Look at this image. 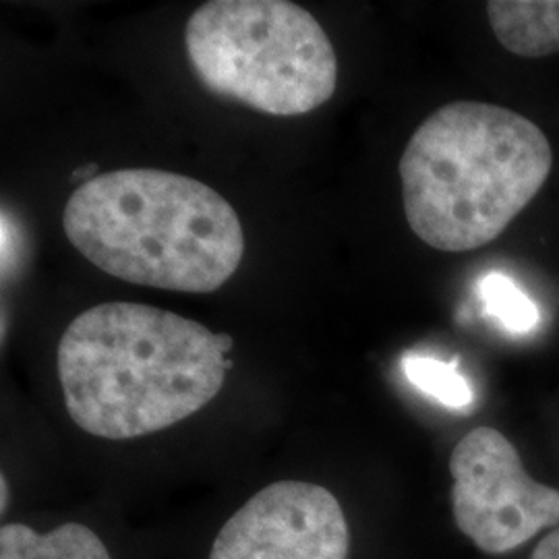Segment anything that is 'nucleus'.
<instances>
[{"mask_svg": "<svg viewBox=\"0 0 559 559\" xmlns=\"http://www.w3.org/2000/svg\"><path fill=\"white\" fill-rule=\"evenodd\" d=\"M531 559H559V526L540 540Z\"/></svg>", "mask_w": 559, "mask_h": 559, "instance_id": "nucleus-11", "label": "nucleus"}, {"mask_svg": "<svg viewBox=\"0 0 559 559\" xmlns=\"http://www.w3.org/2000/svg\"><path fill=\"white\" fill-rule=\"evenodd\" d=\"M67 239L108 276L177 293H214L239 270V214L201 180L127 168L85 180L62 212Z\"/></svg>", "mask_w": 559, "mask_h": 559, "instance_id": "nucleus-2", "label": "nucleus"}, {"mask_svg": "<svg viewBox=\"0 0 559 559\" xmlns=\"http://www.w3.org/2000/svg\"><path fill=\"white\" fill-rule=\"evenodd\" d=\"M551 166V143L533 120L485 102L445 104L400 158L406 222L438 251H475L537 198Z\"/></svg>", "mask_w": 559, "mask_h": 559, "instance_id": "nucleus-3", "label": "nucleus"}, {"mask_svg": "<svg viewBox=\"0 0 559 559\" xmlns=\"http://www.w3.org/2000/svg\"><path fill=\"white\" fill-rule=\"evenodd\" d=\"M487 15L512 55L540 59L559 52V0H493Z\"/></svg>", "mask_w": 559, "mask_h": 559, "instance_id": "nucleus-7", "label": "nucleus"}, {"mask_svg": "<svg viewBox=\"0 0 559 559\" xmlns=\"http://www.w3.org/2000/svg\"><path fill=\"white\" fill-rule=\"evenodd\" d=\"M187 57L222 98L274 117L323 106L338 85V59L320 21L288 0H212L185 29Z\"/></svg>", "mask_w": 559, "mask_h": 559, "instance_id": "nucleus-4", "label": "nucleus"}, {"mask_svg": "<svg viewBox=\"0 0 559 559\" xmlns=\"http://www.w3.org/2000/svg\"><path fill=\"white\" fill-rule=\"evenodd\" d=\"M0 559H112L100 537L80 522L38 535L25 524L0 528Z\"/></svg>", "mask_w": 559, "mask_h": 559, "instance_id": "nucleus-8", "label": "nucleus"}, {"mask_svg": "<svg viewBox=\"0 0 559 559\" xmlns=\"http://www.w3.org/2000/svg\"><path fill=\"white\" fill-rule=\"evenodd\" d=\"M477 293L485 313L498 321L506 332L524 336L539 325V307L510 276L489 272L479 280Z\"/></svg>", "mask_w": 559, "mask_h": 559, "instance_id": "nucleus-10", "label": "nucleus"}, {"mask_svg": "<svg viewBox=\"0 0 559 559\" xmlns=\"http://www.w3.org/2000/svg\"><path fill=\"white\" fill-rule=\"evenodd\" d=\"M0 480H2V508L0 510L4 512L7 510V498H9V487H7V479L4 477Z\"/></svg>", "mask_w": 559, "mask_h": 559, "instance_id": "nucleus-12", "label": "nucleus"}, {"mask_svg": "<svg viewBox=\"0 0 559 559\" xmlns=\"http://www.w3.org/2000/svg\"><path fill=\"white\" fill-rule=\"evenodd\" d=\"M350 533L325 487L278 480L224 524L210 559H348Z\"/></svg>", "mask_w": 559, "mask_h": 559, "instance_id": "nucleus-6", "label": "nucleus"}, {"mask_svg": "<svg viewBox=\"0 0 559 559\" xmlns=\"http://www.w3.org/2000/svg\"><path fill=\"white\" fill-rule=\"evenodd\" d=\"M233 338L138 302H102L69 323L57 365L73 423L133 440L195 415L218 396Z\"/></svg>", "mask_w": 559, "mask_h": 559, "instance_id": "nucleus-1", "label": "nucleus"}, {"mask_svg": "<svg viewBox=\"0 0 559 559\" xmlns=\"http://www.w3.org/2000/svg\"><path fill=\"white\" fill-rule=\"evenodd\" d=\"M406 380L423 394L452 411H466L475 402L471 381L459 369V360H440L429 355H406L402 360Z\"/></svg>", "mask_w": 559, "mask_h": 559, "instance_id": "nucleus-9", "label": "nucleus"}, {"mask_svg": "<svg viewBox=\"0 0 559 559\" xmlns=\"http://www.w3.org/2000/svg\"><path fill=\"white\" fill-rule=\"evenodd\" d=\"M450 473L456 526L485 554H508L559 524V489L533 479L498 429L468 431L452 452Z\"/></svg>", "mask_w": 559, "mask_h": 559, "instance_id": "nucleus-5", "label": "nucleus"}]
</instances>
